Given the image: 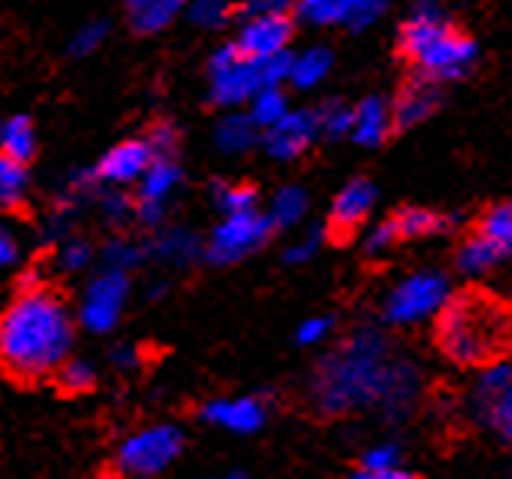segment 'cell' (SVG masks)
<instances>
[{
	"instance_id": "cb8c5ba5",
	"label": "cell",
	"mask_w": 512,
	"mask_h": 479,
	"mask_svg": "<svg viewBox=\"0 0 512 479\" xmlns=\"http://www.w3.org/2000/svg\"><path fill=\"white\" fill-rule=\"evenodd\" d=\"M304 212H308V192L298 189V185H285V189H278L271 195V205L265 215L271 228H291L304 219Z\"/></svg>"
},
{
	"instance_id": "ab89813d",
	"label": "cell",
	"mask_w": 512,
	"mask_h": 479,
	"mask_svg": "<svg viewBox=\"0 0 512 479\" xmlns=\"http://www.w3.org/2000/svg\"><path fill=\"white\" fill-rule=\"evenodd\" d=\"M331 318H308V321H301L298 324V331H294V341L298 344H321L324 337L331 334Z\"/></svg>"
},
{
	"instance_id": "9c48e42d",
	"label": "cell",
	"mask_w": 512,
	"mask_h": 479,
	"mask_svg": "<svg viewBox=\"0 0 512 479\" xmlns=\"http://www.w3.org/2000/svg\"><path fill=\"white\" fill-rule=\"evenodd\" d=\"M129 298V278L123 268L106 265L83 291L80 301V324L93 334H106L116 328L119 314L126 308Z\"/></svg>"
},
{
	"instance_id": "d590c367",
	"label": "cell",
	"mask_w": 512,
	"mask_h": 479,
	"mask_svg": "<svg viewBox=\"0 0 512 479\" xmlns=\"http://www.w3.org/2000/svg\"><path fill=\"white\" fill-rule=\"evenodd\" d=\"M57 261H60L63 271H83L93 261V245L83 242V238H67L63 248H60Z\"/></svg>"
},
{
	"instance_id": "52a82bcc",
	"label": "cell",
	"mask_w": 512,
	"mask_h": 479,
	"mask_svg": "<svg viewBox=\"0 0 512 479\" xmlns=\"http://www.w3.org/2000/svg\"><path fill=\"white\" fill-rule=\"evenodd\" d=\"M268 235H271V222L265 212L252 209V212L222 215V222L212 228L209 245L202 252L212 265H235V261L258 252L268 242Z\"/></svg>"
},
{
	"instance_id": "7402d4cb",
	"label": "cell",
	"mask_w": 512,
	"mask_h": 479,
	"mask_svg": "<svg viewBox=\"0 0 512 479\" xmlns=\"http://www.w3.org/2000/svg\"><path fill=\"white\" fill-rule=\"evenodd\" d=\"M328 73H331V50L328 47H308L301 53H291L288 80L298 86V90H311V86H318Z\"/></svg>"
},
{
	"instance_id": "4fadbf2b",
	"label": "cell",
	"mask_w": 512,
	"mask_h": 479,
	"mask_svg": "<svg viewBox=\"0 0 512 479\" xmlns=\"http://www.w3.org/2000/svg\"><path fill=\"white\" fill-rule=\"evenodd\" d=\"M152 159H156V152H152L149 139H123L100 159V166L93 169V179L103 185H116V189L133 185L143 179Z\"/></svg>"
},
{
	"instance_id": "4316f807",
	"label": "cell",
	"mask_w": 512,
	"mask_h": 479,
	"mask_svg": "<svg viewBox=\"0 0 512 479\" xmlns=\"http://www.w3.org/2000/svg\"><path fill=\"white\" fill-rule=\"evenodd\" d=\"M212 202L222 215L252 212V209H258V192L245 182H219L212 189Z\"/></svg>"
},
{
	"instance_id": "603a6c76",
	"label": "cell",
	"mask_w": 512,
	"mask_h": 479,
	"mask_svg": "<svg viewBox=\"0 0 512 479\" xmlns=\"http://www.w3.org/2000/svg\"><path fill=\"white\" fill-rule=\"evenodd\" d=\"M0 152L17 162H30L37 152V133L27 116H7L0 123Z\"/></svg>"
},
{
	"instance_id": "7dc6e473",
	"label": "cell",
	"mask_w": 512,
	"mask_h": 479,
	"mask_svg": "<svg viewBox=\"0 0 512 479\" xmlns=\"http://www.w3.org/2000/svg\"><path fill=\"white\" fill-rule=\"evenodd\" d=\"M113 361H116L119 367H129V364L136 361V357H133V351H126V347H119V351L113 354Z\"/></svg>"
},
{
	"instance_id": "c3c4849f",
	"label": "cell",
	"mask_w": 512,
	"mask_h": 479,
	"mask_svg": "<svg viewBox=\"0 0 512 479\" xmlns=\"http://www.w3.org/2000/svg\"><path fill=\"white\" fill-rule=\"evenodd\" d=\"M219 479H245L242 473H228V476H219Z\"/></svg>"
},
{
	"instance_id": "ee69618b",
	"label": "cell",
	"mask_w": 512,
	"mask_h": 479,
	"mask_svg": "<svg viewBox=\"0 0 512 479\" xmlns=\"http://www.w3.org/2000/svg\"><path fill=\"white\" fill-rule=\"evenodd\" d=\"M298 0H248L245 17H288Z\"/></svg>"
},
{
	"instance_id": "f546056e",
	"label": "cell",
	"mask_w": 512,
	"mask_h": 479,
	"mask_svg": "<svg viewBox=\"0 0 512 479\" xmlns=\"http://www.w3.org/2000/svg\"><path fill=\"white\" fill-rule=\"evenodd\" d=\"M53 374H57L60 387L70 390V394H83V390H90L96 384V370L90 361H83V357H67Z\"/></svg>"
},
{
	"instance_id": "8d00e7d4",
	"label": "cell",
	"mask_w": 512,
	"mask_h": 479,
	"mask_svg": "<svg viewBox=\"0 0 512 479\" xmlns=\"http://www.w3.org/2000/svg\"><path fill=\"white\" fill-rule=\"evenodd\" d=\"M143 255H146V248L126 242V238H116V242L106 245V252H103L106 265H110V268H123V271L139 265V261H143Z\"/></svg>"
},
{
	"instance_id": "5b68a950",
	"label": "cell",
	"mask_w": 512,
	"mask_h": 479,
	"mask_svg": "<svg viewBox=\"0 0 512 479\" xmlns=\"http://www.w3.org/2000/svg\"><path fill=\"white\" fill-rule=\"evenodd\" d=\"M291 53H275L268 60H248L232 43L219 47L209 60V96L219 106H242L265 86H281L288 80Z\"/></svg>"
},
{
	"instance_id": "ffe728a7",
	"label": "cell",
	"mask_w": 512,
	"mask_h": 479,
	"mask_svg": "<svg viewBox=\"0 0 512 479\" xmlns=\"http://www.w3.org/2000/svg\"><path fill=\"white\" fill-rule=\"evenodd\" d=\"M261 139V129L252 123L248 113H228L219 126H215V146H219L225 156H238V152H248Z\"/></svg>"
},
{
	"instance_id": "681fc988",
	"label": "cell",
	"mask_w": 512,
	"mask_h": 479,
	"mask_svg": "<svg viewBox=\"0 0 512 479\" xmlns=\"http://www.w3.org/2000/svg\"><path fill=\"white\" fill-rule=\"evenodd\" d=\"M509 255H512V232H509Z\"/></svg>"
},
{
	"instance_id": "1f68e13d",
	"label": "cell",
	"mask_w": 512,
	"mask_h": 479,
	"mask_svg": "<svg viewBox=\"0 0 512 479\" xmlns=\"http://www.w3.org/2000/svg\"><path fill=\"white\" fill-rule=\"evenodd\" d=\"M294 7H298L301 20L314 27H331L344 20V0H298Z\"/></svg>"
},
{
	"instance_id": "3957f363",
	"label": "cell",
	"mask_w": 512,
	"mask_h": 479,
	"mask_svg": "<svg viewBox=\"0 0 512 479\" xmlns=\"http://www.w3.org/2000/svg\"><path fill=\"white\" fill-rule=\"evenodd\" d=\"M437 344L456 364L493 367L512 354V308L483 288L450 295L437 311Z\"/></svg>"
},
{
	"instance_id": "836d02e7",
	"label": "cell",
	"mask_w": 512,
	"mask_h": 479,
	"mask_svg": "<svg viewBox=\"0 0 512 479\" xmlns=\"http://www.w3.org/2000/svg\"><path fill=\"white\" fill-rule=\"evenodd\" d=\"M106 34H110V24H106V20H90V24H83L73 34L70 53H73V57H90V53H96L103 47Z\"/></svg>"
},
{
	"instance_id": "60d3db41",
	"label": "cell",
	"mask_w": 512,
	"mask_h": 479,
	"mask_svg": "<svg viewBox=\"0 0 512 479\" xmlns=\"http://www.w3.org/2000/svg\"><path fill=\"white\" fill-rule=\"evenodd\" d=\"M149 139V146L156 156H172L179 146V133L172 129V123H159V126H152V133L146 136Z\"/></svg>"
},
{
	"instance_id": "7c38bea8",
	"label": "cell",
	"mask_w": 512,
	"mask_h": 479,
	"mask_svg": "<svg viewBox=\"0 0 512 479\" xmlns=\"http://www.w3.org/2000/svg\"><path fill=\"white\" fill-rule=\"evenodd\" d=\"M291 34V17H245L232 47L248 60H268L288 50Z\"/></svg>"
},
{
	"instance_id": "83f0119b",
	"label": "cell",
	"mask_w": 512,
	"mask_h": 479,
	"mask_svg": "<svg viewBox=\"0 0 512 479\" xmlns=\"http://www.w3.org/2000/svg\"><path fill=\"white\" fill-rule=\"evenodd\" d=\"M248 103H252V110H248V116H252V123H255L258 129L275 126L278 119L288 113V96L281 93V86H265V90H258Z\"/></svg>"
},
{
	"instance_id": "4dcf8cb0",
	"label": "cell",
	"mask_w": 512,
	"mask_h": 479,
	"mask_svg": "<svg viewBox=\"0 0 512 479\" xmlns=\"http://www.w3.org/2000/svg\"><path fill=\"white\" fill-rule=\"evenodd\" d=\"M314 116H318V136H328V139H347V136H351V106L324 103Z\"/></svg>"
},
{
	"instance_id": "7a4b0ae2",
	"label": "cell",
	"mask_w": 512,
	"mask_h": 479,
	"mask_svg": "<svg viewBox=\"0 0 512 479\" xmlns=\"http://www.w3.org/2000/svg\"><path fill=\"white\" fill-rule=\"evenodd\" d=\"M73 351V314L57 291L27 281L0 314V367L17 380L53 374Z\"/></svg>"
},
{
	"instance_id": "8992f818",
	"label": "cell",
	"mask_w": 512,
	"mask_h": 479,
	"mask_svg": "<svg viewBox=\"0 0 512 479\" xmlns=\"http://www.w3.org/2000/svg\"><path fill=\"white\" fill-rule=\"evenodd\" d=\"M182 430L172 423H156V427L136 430L133 437H126L119 446V470L136 479L159 476L162 470H169L176 463V456L182 453Z\"/></svg>"
},
{
	"instance_id": "ba28073f",
	"label": "cell",
	"mask_w": 512,
	"mask_h": 479,
	"mask_svg": "<svg viewBox=\"0 0 512 479\" xmlns=\"http://www.w3.org/2000/svg\"><path fill=\"white\" fill-rule=\"evenodd\" d=\"M446 298H450V285L437 271H417V275L403 278L400 285L390 291L384 301V318L390 324H417L433 318Z\"/></svg>"
},
{
	"instance_id": "e575fe53",
	"label": "cell",
	"mask_w": 512,
	"mask_h": 479,
	"mask_svg": "<svg viewBox=\"0 0 512 479\" xmlns=\"http://www.w3.org/2000/svg\"><path fill=\"white\" fill-rule=\"evenodd\" d=\"M483 413L489 417V423H493V427L503 433V437L512 440V377H509V384L499 390V394L493 397V404H489Z\"/></svg>"
},
{
	"instance_id": "f1b7e54d",
	"label": "cell",
	"mask_w": 512,
	"mask_h": 479,
	"mask_svg": "<svg viewBox=\"0 0 512 479\" xmlns=\"http://www.w3.org/2000/svg\"><path fill=\"white\" fill-rule=\"evenodd\" d=\"M185 14L195 27H205V30H215L228 24L232 17V0H189L185 4Z\"/></svg>"
},
{
	"instance_id": "ac0fdd59",
	"label": "cell",
	"mask_w": 512,
	"mask_h": 479,
	"mask_svg": "<svg viewBox=\"0 0 512 479\" xmlns=\"http://www.w3.org/2000/svg\"><path fill=\"white\" fill-rule=\"evenodd\" d=\"M189 0H126V20L136 34H159L176 20Z\"/></svg>"
},
{
	"instance_id": "f35d334b",
	"label": "cell",
	"mask_w": 512,
	"mask_h": 479,
	"mask_svg": "<svg viewBox=\"0 0 512 479\" xmlns=\"http://www.w3.org/2000/svg\"><path fill=\"white\" fill-rule=\"evenodd\" d=\"M394 242H397L394 225H390V219H384L377 228H370V235L364 238V252L367 255H384V252H390V245Z\"/></svg>"
},
{
	"instance_id": "2e32d148",
	"label": "cell",
	"mask_w": 512,
	"mask_h": 479,
	"mask_svg": "<svg viewBox=\"0 0 512 479\" xmlns=\"http://www.w3.org/2000/svg\"><path fill=\"white\" fill-rule=\"evenodd\" d=\"M440 106V90L437 83L427 80V76H417L413 83L403 86V93L397 96V103L390 106V113H394V126L400 129H410L423 123L433 110Z\"/></svg>"
},
{
	"instance_id": "d4e9b609",
	"label": "cell",
	"mask_w": 512,
	"mask_h": 479,
	"mask_svg": "<svg viewBox=\"0 0 512 479\" xmlns=\"http://www.w3.org/2000/svg\"><path fill=\"white\" fill-rule=\"evenodd\" d=\"M499 258H503V252H499L489 238L473 235V238H466L463 248L456 252V268H460L463 275H483V271L493 268Z\"/></svg>"
},
{
	"instance_id": "277c9868",
	"label": "cell",
	"mask_w": 512,
	"mask_h": 479,
	"mask_svg": "<svg viewBox=\"0 0 512 479\" xmlns=\"http://www.w3.org/2000/svg\"><path fill=\"white\" fill-rule=\"evenodd\" d=\"M400 53L427 80H456L473 67L476 43L446 24L437 0H420L400 30Z\"/></svg>"
},
{
	"instance_id": "b9f144b4",
	"label": "cell",
	"mask_w": 512,
	"mask_h": 479,
	"mask_svg": "<svg viewBox=\"0 0 512 479\" xmlns=\"http://www.w3.org/2000/svg\"><path fill=\"white\" fill-rule=\"evenodd\" d=\"M318 245H321V232H308V235H301L298 242H291L285 248V261L288 265H304L314 252H318Z\"/></svg>"
},
{
	"instance_id": "484cf974",
	"label": "cell",
	"mask_w": 512,
	"mask_h": 479,
	"mask_svg": "<svg viewBox=\"0 0 512 479\" xmlns=\"http://www.w3.org/2000/svg\"><path fill=\"white\" fill-rule=\"evenodd\" d=\"M27 185H30L27 162H17L0 152V205H4V209L20 205L27 195Z\"/></svg>"
},
{
	"instance_id": "f907efd6",
	"label": "cell",
	"mask_w": 512,
	"mask_h": 479,
	"mask_svg": "<svg viewBox=\"0 0 512 479\" xmlns=\"http://www.w3.org/2000/svg\"><path fill=\"white\" fill-rule=\"evenodd\" d=\"M100 479H119V476H100Z\"/></svg>"
},
{
	"instance_id": "7bdbcfd3",
	"label": "cell",
	"mask_w": 512,
	"mask_h": 479,
	"mask_svg": "<svg viewBox=\"0 0 512 479\" xmlns=\"http://www.w3.org/2000/svg\"><path fill=\"white\" fill-rule=\"evenodd\" d=\"M100 212L110 215L113 222L126 219V215H129V199H126V192H119L116 185H106V189L100 192Z\"/></svg>"
},
{
	"instance_id": "d6a6232c",
	"label": "cell",
	"mask_w": 512,
	"mask_h": 479,
	"mask_svg": "<svg viewBox=\"0 0 512 479\" xmlns=\"http://www.w3.org/2000/svg\"><path fill=\"white\" fill-rule=\"evenodd\" d=\"M384 7H387V0H344V20H341V24L351 27V30H364V27L374 24L380 14H384Z\"/></svg>"
},
{
	"instance_id": "d6986e66",
	"label": "cell",
	"mask_w": 512,
	"mask_h": 479,
	"mask_svg": "<svg viewBox=\"0 0 512 479\" xmlns=\"http://www.w3.org/2000/svg\"><path fill=\"white\" fill-rule=\"evenodd\" d=\"M390 225H394L397 242H403V238H430L437 232H446V228L453 225V219H446V215L433 212V209L407 205V209H400L394 219H390Z\"/></svg>"
},
{
	"instance_id": "44dd1931",
	"label": "cell",
	"mask_w": 512,
	"mask_h": 479,
	"mask_svg": "<svg viewBox=\"0 0 512 479\" xmlns=\"http://www.w3.org/2000/svg\"><path fill=\"white\" fill-rule=\"evenodd\" d=\"M149 252L162 258V261H172V265H189L202 255V245L199 238L192 232H179V228H162V232L149 242Z\"/></svg>"
},
{
	"instance_id": "9a60e30c",
	"label": "cell",
	"mask_w": 512,
	"mask_h": 479,
	"mask_svg": "<svg viewBox=\"0 0 512 479\" xmlns=\"http://www.w3.org/2000/svg\"><path fill=\"white\" fill-rule=\"evenodd\" d=\"M205 423L228 433H255L265 423V407L255 397H222L202 407Z\"/></svg>"
},
{
	"instance_id": "6da1fadb",
	"label": "cell",
	"mask_w": 512,
	"mask_h": 479,
	"mask_svg": "<svg viewBox=\"0 0 512 479\" xmlns=\"http://www.w3.org/2000/svg\"><path fill=\"white\" fill-rule=\"evenodd\" d=\"M417 394V374L410 364L390 357L387 341L377 331H357L314 377V404L324 413H347L380 404L390 413H403Z\"/></svg>"
},
{
	"instance_id": "5bb4252c",
	"label": "cell",
	"mask_w": 512,
	"mask_h": 479,
	"mask_svg": "<svg viewBox=\"0 0 512 479\" xmlns=\"http://www.w3.org/2000/svg\"><path fill=\"white\" fill-rule=\"evenodd\" d=\"M374 199H377V192L367 179H351L334 195L331 215H328V232L334 235V242H347V238L364 225L367 215L374 212Z\"/></svg>"
},
{
	"instance_id": "bcb514c9",
	"label": "cell",
	"mask_w": 512,
	"mask_h": 479,
	"mask_svg": "<svg viewBox=\"0 0 512 479\" xmlns=\"http://www.w3.org/2000/svg\"><path fill=\"white\" fill-rule=\"evenodd\" d=\"M351 479H420V476L400 470V466H390V470H357Z\"/></svg>"
},
{
	"instance_id": "74e56055",
	"label": "cell",
	"mask_w": 512,
	"mask_h": 479,
	"mask_svg": "<svg viewBox=\"0 0 512 479\" xmlns=\"http://www.w3.org/2000/svg\"><path fill=\"white\" fill-rule=\"evenodd\" d=\"M390 466H400V453L394 443L374 446L361 456V470H390Z\"/></svg>"
},
{
	"instance_id": "f6af8a7d",
	"label": "cell",
	"mask_w": 512,
	"mask_h": 479,
	"mask_svg": "<svg viewBox=\"0 0 512 479\" xmlns=\"http://www.w3.org/2000/svg\"><path fill=\"white\" fill-rule=\"evenodd\" d=\"M20 255V245H17V238L10 228L0 225V268H7V265H14Z\"/></svg>"
},
{
	"instance_id": "e0dca14e",
	"label": "cell",
	"mask_w": 512,
	"mask_h": 479,
	"mask_svg": "<svg viewBox=\"0 0 512 479\" xmlns=\"http://www.w3.org/2000/svg\"><path fill=\"white\" fill-rule=\"evenodd\" d=\"M390 126H394V113L380 96H367L351 110V139L361 146H380L390 136Z\"/></svg>"
},
{
	"instance_id": "8fae6325",
	"label": "cell",
	"mask_w": 512,
	"mask_h": 479,
	"mask_svg": "<svg viewBox=\"0 0 512 479\" xmlns=\"http://www.w3.org/2000/svg\"><path fill=\"white\" fill-rule=\"evenodd\" d=\"M314 139H318V116L311 110H288L275 126L261 129V146L278 162L298 159Z\"/></svg>"
},
{
	"instance_id": "30bf717a",
	"label": "cell",
	"mask_w": 512,
	"mask_h": 479,
	"mask_svg": "<svg viewBox=\"0 0 512 479\" xmlns=\"http://www.w3.org/2000/svg\"><path fill=\"white\" fill-rule=\"evenodd\" d=\"M179 182H182V169H179L176 159H172V156L152 159L149 169L143 172V179H139V192H136L139 219H143L146 225H159L169 199L179 189Z\"/></svg>"
}]
</instances>
